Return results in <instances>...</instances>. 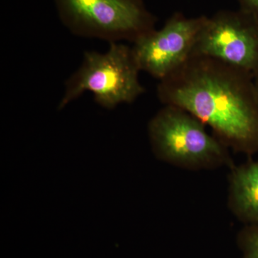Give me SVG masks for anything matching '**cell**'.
<instances>
[{
  "instance_id": "cell-3",
  "label": "cell",
  "mask_w": 258,
  "mask_h": 258,
  "mask_svg": "<svg viewBox=\"0 0 258 258\" xmlns=\"http://www.w3.org/2000/svg\"><path fill=\"white\" fill-rule=\"evenodd\" d=\"M140 71L132 47L121 42H111L104 53L87 51L79 69L66 81L57 108L62 110L86 91L106 109L133 103L145 92L139 81Z\"/></svg>"
},
{
  "instance_id": "cell-9",
  "label": "cell",
  "mask_w": 258,
  "mask_h": 258,
  "mask_svg": "<svg viewBox=\"0 0 258 258\" xmlns=\"http://www.w3.org/2000/svg\"><path fill=\"white\" fill-rule=\"evenodd\" d=\"M240 10L258 21V0H238Z\"/></svg>"
},
{
  "instance_id": "cell-4",
  "label": "cell",
  "mask_w": 258,
  "mask_h": 258,
  "mask_svg": "<svg viewBox=\"0 0 258 258\" xmlns=\"http://www.w3.org/2000/svg\"><path fill=\"white\" fill-rule=\"evenodd\" d=\"M62 23L78 36L135 42L154 30L141 0H54Z\"/></svg>"
},
{
  "instance_id": "cell-2",
  "label": "cell",
  "mask_w": 258,
  "mask_h": 258,
  "mask_svg": "<svg viewBox=\"0 0 258 258\" xmlns=\"http://www.w3.org/2000/svg\"><path fill=\"white\" fill-rule=\"evenodd\" d=\"M148 134L155 157L175 167L203 171L234 165L230 149L179 107L164 105L149 121Z\"/></svg>"
},
{
  "instance_id": "cell-10",
  "label": "cell",
  "mask_w": 258,
  "mask_h": 258,
  "mask_svg": "<svg viewBox=\"0 0 258 258\" xmlns=\"http://www.w3.org/2000/svg\"><path fill=\"white\" fill-rule=\"evenodd\" d=\"M252 79H253L254 90H255L256 96H257L258 101V70L256 71L255 74L253 75Z\"/></svg>"
},
{
  "instance_id": "cell-8",
  "label": "cell",
  "mask_w": 258,
  "mask_h": 258,
  "mask_svg": "<svg viewBox=\"0 0 258 258\" xmlns=\"http://www.w3.org/2000/svg\"><path fill=\"white\" fill-rule=\"evenodd\" d=\"M242 258H258V225H244L237 237Z\"/></svg>"
},
{
  "instance_id": "cell-5",
  "label": "cell",
  "mask_w": 258,
  "mask_h": 258,
  "mask_svg": "<svg viewBox=\"0 0 258 258\" xmlns=\"http://www.w3.org/2000/svg\"><path fill=\"white\" fill-rule=\"evenodd\" d=\"M192 55L206 56L250 74L258 70V21L242 10L206 17Z\"/></svg>"
},
{
  "instance_id": "cell-7",
  "label": "cell",
  "mask_w": 258,
  "mask_h": 258,
  "mask_svg": "<svg viewBox=\"0 0 258 258\" xmlns=\"http://www.w3.org/2000/svg\"><path fill=\"white\" fill-rule=\"evenodd\" d=\"M227 205L244 225H258V160L230 168Z\"/></svg>"
},
{
  "instance_id": "cell-6",
  "label": "cell",
  "mask_w": 258,
  "mask_h": 258,
  "mask_svg": "<svg viewBox=\"0 0 258 258\" xmlns=\"http://www.w3.org/2000/svg\"><path fill=\"white\" fill-rule=\"evenodd\" d=\"M205 18L176 14L160 30L137 39L132 48L140 71L161 81L179 69L192 55Z\"/></svg>"
},
{
  "instance_id": "cell-1",
  "label": "cell",
  "mask_w": 258,
  "mask_h": 258,
  "mask_svg": "<svg viewBox=\"0 0 258 258\" xmlns=\"http://www.w3.org/2000/svg\"><path fill=\"white\" fill-rule=\"evenodd\" d=\"M157 96L201 120L230 150L249 157L258 153V101L250 74L192 55L159 81Z\"/></svg>"
}]
</instances>
